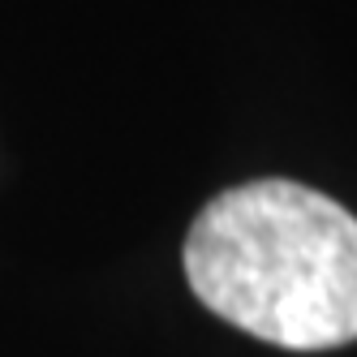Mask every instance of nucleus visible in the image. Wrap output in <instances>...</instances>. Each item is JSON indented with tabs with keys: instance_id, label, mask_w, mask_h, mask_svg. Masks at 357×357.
I'll return each mask as SVG.
<instances>
[{
	"instance_id": "f257e3e1",
	"label": "nucleus",
	"mask_w": 357,
	"mask_h": 357,
	"mask_svg": "<svg viewBox=\"0 0 357 357\" xmlns=\"http://www.w3.org/2000/svg\"><path fill=\"white\" fill-rule=\"evenodd\" d=\"M190 289L211 314L280 349L357 340V220L310 185L250 181L198 211Z\"/></svg>"
}]
</instances>
